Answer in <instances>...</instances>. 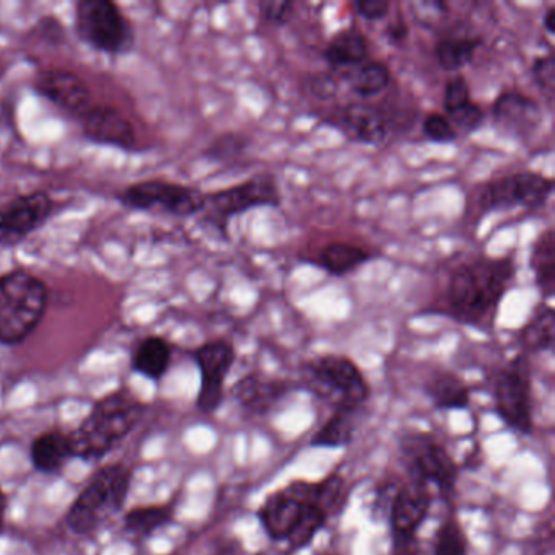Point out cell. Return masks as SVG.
I'll return each instance as SVG.
<instances>
[{"label":"cell","mask_w":555,"mask_h":555,"mask_svg":"<svg viewBox=\"0 0 555 555\" xmlns=\"http://www.w3.org/2000/svg\"><path fill=\"white\" fill-rule=\"evenodd\" d=\"M516 278L512 256H477L451 271L444 288V311L457 323L489 330Z\"/></svg>","instance_id":"1"},{"label":"cell","mask_w":555,"mask_h":555,"mask_svg":"<svg viewBox=\"0 0 555 555\" xmlns=\"http://www.w3.org/2000/svg\"><path fill=\"white\" fill-rule=\"evenodd\" d=\"M145 415V405L129 395L118 391L100 399L89 417L69 434L73 456L80 460H102L121 441Z\"/></svg>","instance_id":"2"},{"label":"cell","mask_w":555,"mask_h":555,"mask_svg":"<svg viewBox=\"0 0 555 555\" xmlns=\"http://www.w3.org/2000/svg\"><path fill=\"white\" fill-rule=\"evenodd\" d=\"M50 288L43 279L25 269L0 275V344H24L43 321Z\"/></svg>","instance_id":"3"},{"label":"cell","mask_w":555,"mask_h":555,"mask_svg":"<svg viewBox=\"0 0 555 555\" xmlns=\"http://www.w3.org/2000/svg\"><path fill=\"white\" fill-rule=\"evenodd\" d=\"M131 470L122 464L102 467L66 513L74 534L87 535L121 512L131 487Z\"/></svg>","instance_id":"4"},{"label":"cell","mask_w":555,"mask_h":555,"mask_svg":"<svg viewBox=\"0 0 555 555\" xmlns=\"http://www.w3.org/2000/svg\"><path fill=\"white\" fill-rule=\"evenodd\" d=\"M554 191V180L534 171H518L480 184L467 203V220L479 223L500 210H534L544 207Z\"/></svg>","instance_id":"5"},{"label":"cell","mask_w":555,"mask_h":555,"mask_svg":"<svg viewBox=\"0 0 555 555\" xmlns=\"http://www.w3.org/2000/svg\"><path fill=\"white\" fill-rule=\"evenodd\" d=\"M74 34L90 50L108 56H128L135 48V30L112 0H79L74 5Z\"/></svg>","instance_id":"6"},{"label":"cell","mask_w":555,"mask_h":555,"mask_svg":"<svg viewBox=\"0 0 555 555\" xmlns=\"http://www.w3.org/2000/svg\"><path fill=\"white\" fill-rule=\"evenodd\" d=\"M281 190L274 175L259 173L235 186L206 194L199 222L229 240L230 220L259 207H279Z\"/></svg>","instance_id":"7"},{"label":"cell","mask_w":555,"mask_h":555,"mask_svg":"<svg viewBox=\"0 0 555 555\" xmlns=\"http://www.w3.org/2000/svg\"><path fill=\"white\" fill-rule=\"evenodd\" d=\"M308 388L337 411H353L366 401L369 383L356 362L344 356H323L305 369Z\"/></svg>","instance_id":"8"},{"label":"cell","mask_w":555,"mask_h":555,"mask_svg":"<svg viewBox=\"0 0 555 555\" xmlns=\"http://www.w3.org/2000/svg\"><path fill=\"white\" fill-rule=\"evenodd\" d=\"M116 201L132 212H160L177 219H190L203 212L206 193L173 181L145 180L119 191Z\"/></svg>","instance_id":"9"},{"label":"cell","mask_w":555,"mask_h":555,"mask_svg":"<svg viewBox=\"0 0 555 555\" xmlns=\"http://www.w3.org/2000/svg\"><path fill=\"white\" fill-rule=\"evenodd\" d=\"M54 201L47 191L21 194L0 206V248L21 246L53 217Z\"/></svg>","instance_id":"10"},{"label":"cell","mask_w":555,"mask_h":555,"mask_svg":"<svg viewBox=\"0 0 555 555\" xmlns=\"http://www.w3.org/2000/svg\"><path fill=\"white\" fill-rule=\"evenodd\" d=\"M495 408L508 427L519 434L532 430L531 376L525 357H518L495 379Z\"/></svg>","instance_id":"11"},{"label":"cell","mask_w":555,"mask_h":555,"mask_svg":"<svg viewBox=\"0 0 555 555\" xmlns=\"http://www.w3.org/2000/svg\"><path fill=\"white\" fill-rule=\"evenodd\" d=\"M323 122L363 145H383L392 132L391 115L383 106L366 102L334 106Z\"/></svg>","instance_id":"12"},{"label":"cell","mask_w":555,"mask_h":555,"mask_svg":"<svg viewBox=\"0 0 555 555\" xmlns=\"http://www.w3.org/2000/svg\"><path fill=\"white\" fill-rule=\"evenodd\" d=\"M236 352L232 344L223 339L209 340L194 350V360L201 372L197 408L201 412L216 411L223 401V385L235 363Z\"/></svg>","instance_id":"13"},{"label":"cell","mask_w":555,"mask_h":555,"mask_svg":"<svg viewBox=\"0 0 555 555\" xmlns=\"http://www.w3.org/2000/svg\"><path fill=\"white\" fill-rule=\"evenodd\" d=\"M83 139L95 145L118 149V151H138V132L131 119L113 105L93 103L79 118Z\"/></svg>","instance_id":"14"},{"label":"cell","mask_w":555,"mask_h":555,"mask_svg":"<svg viewBox=\"0 0 555 555\" xmlns=\"http://www.w3.org/2000/svg\"><path fill=\"white\" fill-rule=\"evenodd\" d=\"M35 93L57 109L79 121L80 116L93 105L90 87L79 74L67 69H43L35 76Z\"/></svg>","instance_id":"15"},{"label":"cell","mask_w":555,"mask_h":555,"mask_svg":"<svg viewBox=\"0 0 555 555\" xmlns=\"http://www.w3.org/2000/svg\"><path fill=\"white\" fill-rule=\"evenodd\" d=\"M404 451L408 454V466L414 482L422 483L427 489L428 486H435L441 492L453 490L457 474L456 466L453 457L441 444L425 437L421 440H412Z\"/></svg>","instance_id":"16"},{"label":"cell","mask_w":555,"mask_h":555,"mask_svg":"<svg viewBox=\"0 0 555 555\" xmlns=\"http://www.w3.org/2000/svg\"><path fill=\"white\" fill-rule=\"evenodd\" d=\"M493 125L513 139H529L542 122V109L521 90H503L492 105Z\"/></svg>","instance_id":"17"},{"label":"cell","mask_w":555,"mask_h":555,"mask_svg":"<svg viewBox=\"0 0 555 555\" xmlns=\"http://www.w3.org/2000/svg\"><path fill=\"white\" fill-rule=\"evenodd\" d=\"M430 500V490L414 480L395 493L389 505L395 539L415 538L418 526L427 518Z\"/></svg>","instance_id":"18"},{"label":"cell","mask_w":555,"mask_h":555,"mask_svg":"<svg viewBox=\"0 0 555 555\" xmlns=\"http://www.w3.org/2000/svg\"><path fill=\"white\" fill-rule=\"evenodd\" d=\"M305 505L308 503L301 502L292 492L291 487H285L266 499L259 509V519H261L266 532L274 541H285L294 529L295 522L300 518Z\"/></svg>","instance_id":"19"},{"label":"cell","mask_w":555,"mask_h":555,"mask_svg":"<svg viewBox=\"0 0 555 555\" xmlns=\"http://www.w3.org/2000/svg\"><path fill=\"white\" fill-rule=\"evenodd\" d=\"M370 53L369 38L359 28L337 31L323 50V60L331 73L339 74L365 63Z\"/></svg>","instance_id":"20"},{"label":"cell","mask_w":555,"mask_h":555,"mask_svg":"<svg viewBox=\"0 0 555 555\" xmlns=\"http://www.w3.org/2000/svg\"><path fill=\"white\" fill-rule=\"evenodd\" d=\"M372 253L362 246L349 242H333L324 245L313 258H308L307 262L323 269L334 278H344L372 261Z\"/></svg>","instance_id":"21"},{"label":"cell","mask_w":555,"mask_h":555,"mask_svg":"<svg viewBox=\"0 0 555 555\" xmlns=\"http://www.w3.org/2000/svg\"><path fill=\"white\" fill-rule=\"evenodd\" d=\"M339 74L350 92L359 96L360 100H370L382 95L389 89L392 79L388 64L378 60H366L365 63Z\"/></svg>","instance_id":"22"},{"label":"cell","mask_w":555,"mask_h":555,"mask_svg":"<svg viewBox=\"0 0 555 555\" xmlns=\"http://www.w3.org/2000/svg\"><path fill=\"white\" fill-rule=\"evenodd\" d=\"M482 43L483 38L479 35H447L435 43V60H437L438 66L447 73H460L467 64L473 63L474 56Z\"/></svg>","instance_id":"23"},{"label":"cell","mask_w":555,"mask_h":555,"mask_svg":"<svg viewBox=\"0 0 555 555\" xmlns=\"http://www.w3.org/2000/svg\"><path fill=\"white\" fill-rule=\"evenodd\" d=\"M34 466L43 474H56L73 456L69 434L47 431L35 438L30 447Z\"/></svg>","instance_id":"24"},{"label":"cell","mask_w":555,"mask_h":555,"mask_svg":"<svg viewBox=\"0 0 555 555\" xmlns=\"http://www.w3.org/2000/svg\"><path fill=\"white\" fill-rule=\"evenodd\" d=\"M171 357L173 350L167 339L162 336H147L132 353L131 369L145 378L158 382L167 375Z\"/></svg>","instance_id":"25"},{"label":"cell","mask_w":555,"mask_h":555,"mask_svg":"<svg viewBox=\"0 0 555 555\" xmlns=\"http://www.w3.org/2000/svg\"><path fill=\"white\" fill-rule=\"evenodd\" d=\"M535 285L541 292L542 300L547 301L554 297L555 291V235L554 230L547 229L532 243L531 258H529Z\"/></svg>","instance_id":"26"},{"label":"cell","mask_w":555,"mask_h":555,"mask_svg":"<svg viewBox=\"0 0 555 555\" xmlns=\"http://www.w3.org/2000/svg\"><path fill=\"white\" fill-rule=\"evenodd\" d=\"M555 313L547 301H541L519 333V343L529 352H547L554 347Z\"/></svg>","instance_id":"27"},{"label":"cell","mask_w":555,"mask_h":555,"mask_svg":"<svg viewBox=\"0 0 555 555\" xmlns=\"http://www.w3.org/2000/svg\"><path fill=\"white\" fill-rule=\"evenodd\" d=\"M236 401L246 409L262 412L271 408L272 402L278 401L284 395V383L262 379L258 375H248L236 383L233 389Z\"/></svg>","instance_id":"28"},{"label":"cell","mask_w":555,"mask_h":555,"mask_svg":"<svg viewBox=\"0 0 555 555\" xmlns=\"http://www.w3.org/2000/svg\"><path fill=\"white\" fill-rule=\"evenodd\" d=\"M431 401L440 409H464L469 404V389L454 373H438L427 385Z\"/></svg>","instance_id":"29"},{"label":"cell","mask_w":555,"mask_h":555,"mask_svg":"<svg viewBox=\"0 0 555 555\" xmlns=\"http://www.w3.org/2000/svg\"><path fill=\"white\" fill-rule=\"evenodd\" d=\"M249 147H251V139L245 132H223L207 145L203 157L214 164L235 165L245 160Z\"/></svg>","instance_id":"30"},{"label":"cell","mask_w":555,"mask_h":555,"mask_svg":"<svg viewBox=\"0 0 555 555\" xmlns=\"http://www.w3.org/2000/svg\"><path fill=\"white\" fill-rule=\"evenodd\" d=\"M170 521L171 512L167 506H141L126 515L125 526L132 534L151 535Z\"/></svg>","instance_id":"31"},{"label":"cell","mask_w":555,"mask_h":555,"mask_svg":"<svg viewBox=\"0 0 555 555\" xmlns=\"http://www.w3.org/2000/svg\"><path fill=\"white\" fill-rule=\"evenodd\" d=\"M350 412L352 411H337V414L333 415L326 425L314 435L311 444L313 447L339 448L349 443L352 440L353 430H356Z\"/></svg>","instance_id":"32"},{"label":"cell","mask_w":555,"mask_h":555,"mask_svg":"<svg viewBox=\"0 0 555 555\" xmlns=\"http://www.w3.org/2000/svg\"><path fill=\"white\" fill-rule=\"evenodd\" d=\"M327 516L318 508L313 503H308L304 506L300 518L295 522L294 529L287 535L285 541L288 542L292 548H301L310 544L311 539L317 535V532L323 528L324 521Z\"/></svg>","instance_id":"33"},{"label":"cell","mask_w":555,"mask_h":555,"mask_svg":"<svg viewBox=\"0 0 555 555\" xmlns=\"http://www.w3.org/2000/svg\"><path fill=\"white\" fill-rule=\"evenodd\" d=\"M27 40L40 47L61 48L67 43L69 35H67L66 25L60 18L54 15H43L28 31Z\"/></svg>","instance_id":"34"},{"label":"cell","mask_w":555,"mask_h":555,"mask_svg":"<svg viewBox=\"0 0 555 555\" xmlns=\"http://www.w3.org/2000/svg\"><path fill=\"white\" fill-rule=\"evenodd\" d=\"M435 555H466V535L456 519H447L438 529Z\"/></svg>","instance_id":"35"},{"label":"cell","mask_w":555,"mask_h":555,"mask_svg":"<svg viewBox=\"0 0 555 555\" xmlns=\"http://www.w3.org/2000/svg\"><path fill=\"white\" fill-rule=\"evenodd\" d=\"M531 76L535 87L541 92L542 99L548 108L554 105L555 95V56L554 53L538 56L531 64Z\"/></svg>","instance_id":"36"},{"label":"cell","mask_w":555,"mask_h":555,"mask_svg":"<svg viewBox=\"0 0 555 555\" xmlns=\"http://www.w3.org/2000/svg\"><path fill=\"white\" fill-rule=\"evenodd\" d=\"M448 119L453 125L454 131L457 135H470L474 132L479 131L486 122V112L477 105L476 102L467 103L463 108L456 109V112L448 113Z\"/></svg>","instance_id":"37"},{"label":"cell","mask_w":555,"mask_h":555,"mask_svg":"<svg viewBox=\"0 0 555 555\" xmlns=\"http://www.w3.org/2000/svg\"><path fill=\"white\" fill-rule=\"evenodd\" d=\"M422 134L435 144H451L456 141L460 135L454 131L453 125L443 113L431 112L425 115L422 121Z\"/></svg>","instance_id":"38"},{"label":"cell","mask_w":555,"mask_h":555,"mask_svg":"<svg viewBox=\"0 0 555 555\" xmlns=\"http://www.w3.org/2000/svg\"><path fill=\"white\" fill-rule=\"evenodd\" d=\"M346 495V482L343 477L331 476L323 482L317 483V506L330 516L343 503Z\"/></svg>","instance_id":"39"},{"label":"cell","mask_w":555,"mask_h":555,"mask_svg":"<svg viewBox=\"0 0 555 555\" xmlns=\"http://www.w3.org/2000/svg\"><path fill=\"white\" fill-rule=\"evenodd\" d=\"M473 102L470 99L469 83H467L466 77L461 74H454L444 83L443 92V108L444 115L448 113L456 112V109L463 108L467 103Z\"/></svg>","instance_id":"40"},{"label":"cell","mask_w":555,"mask_h":555,"mask_svg":"<svg viewBox=\"0 0 555 555\" xmlns=\"http://www.w3.org/2000/svg\"><path fill=\"white\" fill-rule=\"evenodd\" d=\"M258 8L264 22L275 27L288 24L295 14V4L291 0H262Z\"/></svg>","instance_id":"41"},{"label":"cell","mask_w":555,"mask_h":555,"mask_svg":"<svg viewBox=\"0 0 555 555\" xmlns=\"http://www.w3.org/2000/svg\"><path fill=\"white\" fill-rule=\"evenodd\" d=\"M308 92L321 102H331L339 92V79L334 73H317L308 77Z\"/></svg>","instance_id":"42"},{"label":"cell","mask_w":555,"mask_h":555,"mask_svg":"<svg viewBox=\"0 0 555 555\" xmlns=\"http://www.w3.org/2000/svg\"><path fill=\"white\" fill-rule=\"evenodd\" d=\"M352 8L363 21L379 22L388 17L392 4L388 0H357Z\"/></svg>","instance_id":"43"},{"label":"cell","mask_w":555,"mask_h":555,"mask_svg":"<svg viewBox=\"0 0 555 555\" xmlns=\"http://www.w3.org/2000/svg\"><path fill=\"white\" fill-rule=\"evenodd\" d=\"M409 25L402 15H398L386 28V40L391 44H401L408 40Z\"/></svg>","instance_id":"44"},{"label":"cell","mask_w":555,"mask_h":555,"mask_svg":"<svg viewBox=\"0 0 555 555\" xmlns=\"http://www.w3.org/2000/svg\"><path fill=\"white\" fill-rule=\"evenodd\" d=\"M395 555H417L415 548V538L395 539Z\"/></svg>","instance_id":"45"},{"label":"cell","mask_w":555,"mask_h":555,"mask_svg":"<svg viewBox=\"0 0 555 555\" xmlns=\"http://www.w3.org/2000/svg\"><path fill=\"white\" fill-rule=\"evenodd\" d=\"M542 28H544L545 34L555 35V5H551V8L545 11L544 17H542Z\"/></svg>","instance_id":"46"},{"label":"cell","mask_w":555,"mask_h":555,"mask_svg":"<svg viewBox=\"0 0 555 555\" xmlns=\"http://www.w3.org/2000/svg\"><path fill=\"white\" fill-rule=\"evenodd\" d=\"M5 515H8V499H5V493L0 490V534L4 532Z\"/></svg>","instance_id":"47"}]
</instances>
